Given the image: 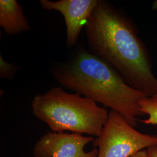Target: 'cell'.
Here are the masks:
<instances>
[{"label": "cell", "mask_w": 157, "mask_h": 157, "mask_svg": "<svg viewBox=\"0 0 157 157\" xmlns=\"http://www.w3.org/2000/svg\"><path fill=\"white\" fill-rule=\"evenodd\" d=\"M90 52L112 66L125 82L147 97L157 95V78L129 21L98 0L85 25Z\"/></svg>", "instance_id": "obj_1"}, {"label": "cell", "mask_w": 157, "mask_h": 157, "mask_svg": "<svg viewBox=\"0 0 157 157\" xmlns=\"http://www.w3.org/2000/svg\"><path fill=\"white\" fill-rule=\"evenodd\" d=\"M52 73L63 87L118 112L134 128L137 117L144 115L140 101L147 96L129 86L112 66L89 50L79 51Z\"/></svg>", "instance_id": "obj_2"}, {"label": "cell", "mask_w": 157, "mask_h": 157, "mask_svg": "<svg viewBox=\"0 0 157 157\" xmlns=\"http://www.w3.org/2000/svg\"><path fill=\"white\" fill-rule=\"evenodd\" d=\"M34 115L55 133L98 137L107 123L109 112L95 101L78 93H69L60 86L34 95L31 103Z\"/></svg>", "instance_id": "obj_3"}, {"label": "cell", "mask_w": 157, "mask_h": 157, "mask_svg": "<svg viewBox=\"0 0 157 157\" xmlns=\"http://www.w3.org/2000/svg\"><path fill=\"white\" fill-rule=\"evenodd\" d=\"M97 157H130L136 153L157 146V136L136 130L118 112L111 110L101 134L94 138Z\"/></svg>", "instance_id": "obj_4"}, {"label": "cell", "mask_w": 157, "mask_h": 157, "mask_svg": "<svg viewBox=\"0 0 157 157\" xmlns=\"http://www.w3.org/2000/svg\"><path fill=\"white\" fill-rule=\"evenodd\" d=\"M94 140L90 136L49 132L35 143L34 157H97V148L89 151L84 150L85 147Z\"/></svg>", "instance_id": "obj_5"}, {"label": "cell", "mask_w": 157, "mask_h": 157, "mask_svg": "<svg viewBox=\"0 0 157 157\" xmlns=\"http://www.w3.org/2000/svg\"><path fill=\"white\" fill-rule=\"evenodd\" d=\"M98 0H40V4L45 10L59 12L64 17L67 28L66 45L71 48L75 45L80 32L85 27Z\"/></svg>", "instance_id": "obj_6"}, {"label": "cell", "mask_w": 157, "mask_h": 157, "mask_svg": "<svg viewBox=\"0 0 157 157\" xmlns=\"http://www.w3.org/2000/svg\"><path fill=\"white\" fill-rule=\"evenodd\" d=\"M0 26L6 33L12 36L30 30L23 8L17 0L0 1Z\"/></svg>", "instance_id": "obj_7"}, {"label": "cell", "mask_w": 157, "mask_h": 157, "mask_svg": "<svg viewBox=\"0 0 157 157\" xmlns=\"http://www.w3.org/2000/svg\"><path fill=\"white\" fill-rule=\"evenodd\" d=\"M140 106L143 113L148 116L142 122L146 124L157 125V95L144 98L140 101Z\"/></svg>", "instance_id": "obj_8"}, {"label": "cell", "mask_w": 157, "mask_h": 157, "mask_svg": "<svg viewBox=\"0 0 157 157\" xmlns=\"http://www.w3.org/2000/svg\"><path fill=\"white\" fill-rule=\"evenodd\" d=\"M19 69L15 64L6 61L2 55H0V78L12 80Z\"/></svg>", "instance_id": "obj_9"}, {"label": "cell", "mask_w": 157, "mask_h": 157, "mask_svg": "<svg viewBox=\"0 0 157 157\" xmlns=\"http://www.w3.org/2000/svg\"><path fill=\"white\" fill-rule=\"evenodd\" d=\"M148 157H157V146H152L147 148Z\"/></svg>", "instance_id": "obj_10"}, {"label": "cell", "mask_w": 157, "mask_h": 157, "mask_svg": "<svg viewBox=\"0 0 157 157\" xmlns=\"http://www.w3.org/2000/svg\"><path fill=\"white\" fill-rule=\"evenodd\" d=\"M130 157H148V154L147 152V150H143L136 153Z\"/></svg>", "instance_id": "obj_11"}]
</instances>
